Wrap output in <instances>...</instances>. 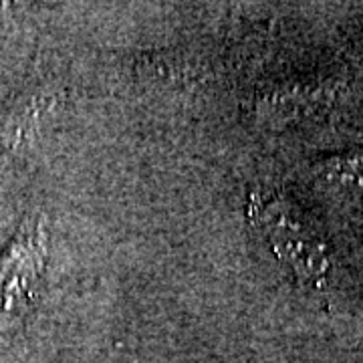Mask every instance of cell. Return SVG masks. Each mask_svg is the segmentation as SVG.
Returning a JSON list of instances; mask_svg holds the SVG:
<instances>
[{
    "instance_id": "1",
    "label": "cell",
    "mask_w": 363,
    "mask_h": 363,
    "mask_svg": "<svg viewBox=\"0 0 363 363\" xmlns=\"http://www.w3.org/2000/svg\"><path fill=\"white\" fill-rule=\"evenodd\" d=\"M47 260V233L39 216H28L0 252V335L11 333L30 311Z\"/></svg>"
},
{
    "instance_id": "2",
    "label": "cell",
    "mask_w": 363,
    "mask_h": 363,
    "mask_svg": "<svg viewBox=\"0 0 363 363\" xmlns=\"http://www.w3.org/2000/svg\"><path fill=\"white\" fill-rule=\"evenodd\" d=\"M248 214L267 234L274 255L297 274L301 283L323 285L331 271L327 247L305 226L285 200L255 196L248 204Z\"/></svg>"
},
{
    "instance_id": "3",
    "label": "cell",
    "mask_w": 363,
    "mask_h": 363,
    "mask_svg": "<svg viewBox=\"0 0 363 363\" xmlns=\"http://www.w3.org/2000/svg\"><path fill=\"white\" fill-rule=\"evenodd\" d=\"M51 99L43 95H25L14 105L0 125V168L37 133L40 119L49 111Z\"/></svg>"
},
{
    "instance_id": "4",
    "label": "cell",
    "mask_w": 363,
    "mask_h": 363,
    "mask_svg": "<svg viewBox=\"0 0 363 363\" xmlns=\"http://www.w3.org/2000/svg\"><path fill=\"white\" fill-rule=\"evenodd\" d=\"M333 89L329 87H317V89H309V87H298V89L291 91H277L267 95L259 105L260 116L267 117H289L297 116L301 111H309L317 105H323L329 101Z\"/></svg>"
},
{
    "instance_id": "5",
    "label": "cell",
    "mask_w": 363,
    "mask_h": 363,
    "mask_svg": "<svg viewBox=\"0 0 363 363\" xmlns=\"http://www.w3.org/2000/svg\"><path fill=\"white\" fill-rule=\"evenodd\" d=\"M313 172L319 180L333 188L363 190V152L325 157Z\"/></svg>"
}]
</instances>
